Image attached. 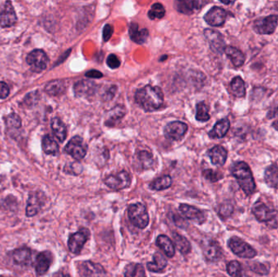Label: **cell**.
I'll return each mask as SVG.
<instances>
[{"instance_id":"6da1fadb","label":"cell","mask_w":278,"mask_h":277,"mask_svg":"<svg viewBox=\"0 0 278 277\" xmlns=\"http://www.w3.org/2000/svg\"><path fill=\"white\" fill-rule=\"evenodd\" d=\"M135 101L146 112H154L164 103V94L158 86L146 85L135 94Z\"/></svg>"},{"instance_id":"7a4b0ae2","label":"cell","mask_w":278,"mask_h":277,"mask_svg":"<svg viewBox=\"0 0 278 277\" xmlns=\"http://www.w3.org/2000/svg\"><path fill=\"white\" fill-rule=\"evenodd\" d=\"M232 174L238 181L245 194L251 195L256 190V183L251 173V168L244 162H238L233 166Z\"/></svg>"},{"instance_id":"3957f363","label":"cell","mask_w":278,"mask_h":277,"mask_svg":"<svg viewBox=\"0 0 278 277\" xmlns=\"http://www.w3.org/2000/svg\"><path fill=\"white\" fill-rule=\"evenodd\" d=\"M130 221L137 228H145L149 223V215L143 204H135L130 205L128 209Z\"/></svg>"},{"instance_id":"277c9868","label":"cell","mask_w":278,"mask_h":277,"mask_svg":"<svg viewBox=\"0 0 278 277\" xmlns=\"http://www.w3.org/2000/svg\"><path fill=\"white\" fill-rule=\"evenodd\" d=\"M228 245L230 250L236 255L242 259H252L257 255L256 250H254L249 244L245 242L239 237H231L228 241Z\"/></svg>"},{"instance_id":"5b68a950","label":"cell","mask_w":278,"mask_h":277,"mask_svg":"<svg viewBox=\"0 0 278 277\" xmlns=\"http://www.w3.org/2000/svg\"><path fill=\"white\" fill-rule=\"evenodd\" d=\"M104 183L112 190L119 191L128 188L131 185V177L128 172L122 171L117 174L110 175L106 177Z\"/></svg>"},{"instance_id":"8992f818","label":"cell","mask_w":278,"mask_h":277,"mask_svg":"<svg viewBox=\"0 0 278 277\" xmlns=\"http://www.w3.org/2000/svg\"><path fill=\"white\" fill-rule=\"evenodd\" d=\"M65 150L73 159L80 161L83 159L86 154L87 145H85L83 139L81 138V137L76 136L69 141Z\"/></svg>"},{"instance_id":"52a82bcc","label":"cell","mask_w":278,"mask_h":277,"mask_svg":"<svg viewBox=\"0 0 278 277\" xmlns=\"http://www.w3.org/2000/svg\"><path fill=\"white\" fill-rule=\"evenodd\" d=\"M90 235V231L85 228H81L78 232L71 235L68 241V246L70 251L73 254H79L81 252L85 242L89 240Z\"/></svg>"},{"instance_id":"ba28073f","label":"cell","mask_w":278,"mask_h":277,"mask_svg":"<svg viewBox=\"0 0 278 277\" xmlns=\"http://www.w3.org/2000/svg\"><path fill=\"white\" fill-rule=\"evenodd\" d=\"M278 24V16L275 15L261 18L254 23V30L260 34H271L276 30Z\"/></svg>"},{"instance_id":"9c48e42d","label":"cell","mask_w":278,"mask_h":277,"mask_svg":"<svg viewBox=\"0 0 278 277\" xmlns=\"http://www.w3.org/2000/svg\"><path fill=\"white\" fill-rule=\"evenodd\" d=\"M27 63L35 72H41L47 68L48 58L42 50H34L28 55Z\"/></svg>"},{"instance_id":"30bf717a","label":"cell","mask_w":278,"mask_h":277,"mask_svg":"<svg viewBox=\"0 0 278 277\" xmlns=\"http://www.w3.org/2000/svg\"><path fill=\"white\" fill-rule=\"evenodd\" d=\"M16 12L10 1H6L0 6V26L11 27L16 22Z\"/></svg>"},{"instance_id":"8fae6325","label":"cell","mask_w":278,"mask_h":277,"mask_svg":"<svg viewBox=\"0 0 278 277\" xmlns=\"http://www.w3.org/2000/svg\"><path fill=\"white\" fill-rule=\"evenodd\" d=\"M188 126L181 121H173L168 124L164 129L165 136L173 141H179L187 132Z\"/></svg>"},{"instance_id":"7c38bea8","label":"cell","mask_w":278,"mask_h":277,"mask_svg":"<svg viewBox=\"0 0 278 277\" xmlns=\"http://www.w3.org/2000/svg\"><path fill=\"white\" fill-rule=\"evenodd\" d=\"M252 212L260 222L273 221L276 218V210L269 208L261 202H257L252 207Z\"/></svg>"},{"instance_id":"4fadbf2b","label":"cell","mask_w":278,"mask_h":277,"mask_svg":"<svg viewBox=\"0 0 278 277\" xmlns=\"http://www.w3.org/2000/svg\"><path fill=\"white\" fill-rule=\"evenodd\" d=\"M204 35L208 41L211 50L215 53L221 54L224 51L225 44H224L223 36L218 31L214 29H207L204 30Z\"/></svg>"},{"instance_id":"5bb4252c","label":"cell","mask_w":278,"mask_h":277,"mask_svg":"<svg viewBox=\"0 0 278 277\" xmlns=\"http://www.w3.org/2000/svg\"><path fill=\"white\" fill-rule=\"evenodd\" d=\"M227 18L225 10L219 7L210 9L204 16V20L211 26H221L224 25Z\"/></svg>"},{"instance_id":"9a60e30c","label":"cell","mask_w":278,"mask_h":277,"mask_svg":"<svg viewBox=\"0 0 278 277\" xmlns=\"http://www.w3.org/2000/svg\"><path fill=\"white\" fill-rule=\"evenodd\" d=\"M208 0H175V7L181 13H193L197 9L201 8L206 4Z\"/></svg>"},{"instance_id":"2e32d148","label":"cell","mask_w":278,"mask_h":277,"mask_svg":"<svg viewBox=\"0 0 278 277\" xmlns=\"http://www.w3.org/2000/svg\"><path fill=\"white\" fill-rule=\"evenodd\" d=\"M179 210L186 219L192 220L199 224H202L206 220V214L203 210L198 209L193 206L181 204Z\"/></svg>"},{"instance_id":"e0dca14e","label":"cell","mask_w":278,"mask_h":277,"mask_svg":"<svg viewBox=\"0 0 278 277\" xmlns=\"http://www.w3.org/2000/svg\"><path fill=\"white\" fill-rule=\"evenodd\" d=\"M204 256L208 261L216 262L222 257V250L215 241H209L204 246Z\"/></svg>"},{"instance_id":"ac0fdd59","label":"cell","mask_w":278,"mask_h":277,"mask_svg":"<svg viewBox=\"0 0 278 277\" xmlns=\"http://www.w3.org/2000/svg\"><path fill=\"white\" fill-rule=\"evenodd\" d=\"M96 85L91 80H81L75 84V94L77 97H85V98L92 96L96 91Z\"/></svg>"},{"instance_id":"d6986e66","label":"cell","mask_w":278,"mask_h":277,"mask_svg":"<svg viewBox=\"0 0 278 277\" xmlns=\"http://www.w3.org/2000/svg\"><path fill=\"white\" fill-rule=\"evenodd\" d=\"M80 274L84 277H99L105 276L106 273L100 264H94L92 262H84L81 264Z\"/></svg>"},{"instance_id":"ffe728a7","label":"cell","mask_w":278,"mask_h":277,"mask_svg":"<svg viewBox=\"0 0 278 277\" xmlns=\"http://www.w3.org/2000/svg\"><path fill=\"white\" fill-rule=\"evenodd\" d=\"M208 156L211 159V163L215 166H223L227 159V150L221 145H215L209 150Z\"/></svg>"},{"instance_id":"44dd1931","label":"cell","mask_w":278,"mask_h":277,"mask_svg":"<svg viewBox=\"0 0 278 277\" xmlns=\"http://www.w3.org/2000/svg\"><path fill=\"white\" fill-rule=\"evenodd\" d=\"M129 34L132 41L138 44H142L148 38V30L146 29H139L137 23H132L129 29Z\"/></svg>"},{"instance_id":"7402d4cb","label":"cell","mask_w":278,"mask_h":277,"mask_svg":"<svg viewBox=\"0 0 278 277\" xmlns=\"http://www.w3.org/2000/svg\"><path fill=\"white\" fill-rule=\"evenodd\" d=\"M52 257L48 251L42 252L38 255L36 263V272L38 275H43L47 273L52 264Z\"/></svg>"},{"instance_id":"603a6c76","label":"cell","mask_w":278,"mask_h":277,"mask_svg":"<svg viewBox=\"0 0 278 277\" xmlns=\"http://www.w3.org/2000/svg\"><path fill=\"white\" fill-rule=\"evenodd\" d=\"M229 128H230V122L228 119L220 120L215 124L213 129L209 132V137L214 139L222 138L226 135Z\"/></svg>"},{"instance_id":"cb8c5ba5","label":"cell","mask_w":278,"mask_h":277,"mask_svg":"<svg viewBox=\"0 0 278 277\" xmlns=\"http://www.w3.org/2000/svg\"><path fill=\"white\" fill-rule=\"evenodd\" d=\"M154 261L150 262L147 264V269L152 273H163L167 267L166 259L161 253L156 252L154 255Z\"/></svg>"},{"instance_id":"d4e9b609","label":"cell","mask_w":278,"mask_h":277,"mask_svg":"<svg viewBox=\"0 0 278 277\" xmlns=\"http://www.w3.org/2000/svg\"><path fill=\"white\" fill-rule=\"evenodd\" d=\"M156 244L168 258H173L175 255V246L170 238L165 235H159L156 240Z\"/></svg>"},{"instance_id":"484cf974","label":"cell","mask_w":278,"mask_h":277,"mask_svg":"<svg viewBox=\"0 0 278 277\" xmlns=\"http://www.w3.org/2000/svg\"><path fill=\"white\" fill-rule=\"evenodd\" d=\"M224 52L226 56L230 59L235 67H241L245 62L244 54L235 47H226L224 48Z\"/></svg>"},{"instance_id":"4316f807","label":"cell","mask_w":278,"mask_h":277,"mask_svg":"<svg viewBox=\"0 0 278 277\" xmlns=\"http://www.w3.org/2000/svg\"><path fill=\"white\" fill-rule=\"evenodd\" d=\"M31 250L29 249L23 248L17 249L12 254L13 260L16 264L19 265H28L31 260Z\"/></svg>"},{"instance_id":"83f0119b","label":"cell","mask_w":278,"mask_h":277,"mask_svg":"<svg viewBox=\"0 0 278 277\" xmlns=\"http://www.w3.org/2000/svg\"><path fill=\"white\" fill-rule=\"evenodd\" d=\"M52 129L56 138L61 142H63L67 137V129L61 119L56 117L52 120Z\"/></svg>"},{"instance_id":"f1b7e54d","label":"cell","mask_w":278,"mask_h":277,"mask_svg":"<svg viewBox=\"0 0 278 277\" xmlns=\"http://www.w3.org/2000/svg\"><path fill=\"white\" fill-rule=\"evenodd\" d=\"M265 179L269 187H278V166L277 164H272L265 170Z\"/></svg>"},{"instance_id":"f546056e","label":"cell","mask_w":278,"mask_h":277,"mask_svg":"<svg viewBox=\"0 0 278 277\" xmlns=\"http://www.w3.org/2000/svg\"><path fill=\"white\" fill-rule=\"evenodd\" d=\"M42 200L38 194L32 195L29 197L28 200L27 208H26V214L28 216H34L40 210L42 207Z\"/></svg>"},{"instance_id":"4dcf8cb0","label":"cell","mask_w":278,"mask_h":277,"mask_svg":"<svg viewBox=\"0 0 278 277\" xmlns=\"http://www.w3.org/2000/svg\"><path fill=\"white\" fill-rule=\"evenodd\" d=\"M173 241L175 243V246L182 255H187L191 252V246L188 240L182 235L174 232L173 234Z\"/></svg>"},{"instance_id":"1f68e13d","label":"cell","mask_w":278,"mask_h":277,"mask_svg":"<svg viewBox=\"0 0 278 277\" xmlns=\"http://www.w3.org/2000/svg\"><path fill=\"white\" fill-rule=\"evenodd\" d=\"M65 89V83L63 80H61L50 81L45 87V91L47 92V94L52 95V96H57V95L63 94Z\"/></svg>"},{"instance_id":"d6a6232c","label":"cell","mask_w":278,"mask_h":277,"mask_svg":"<svg viewBox=\"0 0 278 277\" xmlns=\"http://www.w3.org/2000/svg\"><path fill=\"white\" fill-rule=\"evenodd\" d=\"M43 149L46 154L56 155L58 154L59 145L52 136L47 135L43 139Z\"/></svg>"},{"instance_id":"836d02e7","label":"cell","mask_w":278,"mask_h":277,"mask_svg":"<svg viewBox=\"0 0 278 277\" xmlns=\"http://www.w3.org/2000/svg\"><path fill=\"white\" fill-rule=\"evenodd\" d=\"M232 93L233 95L238 98H242L246 94V87L245 83L240 76H236L231 82Z\"/></svg>"},{"instance_id":"e575fe53","label":"cell","mask_w":278,"mask_h":277,"mask_svg":"<svg viewBox=\"0 0 278 277\" xmlns=\"http://www.w3.org/2000/svg\"><path fill=\"white\" fill-rule=\"evenodd\" d=\"M125 114H126V110H125L124 107L117 106L111 111L109 116H108V119L107 120V122H106V125H108V126L114 125L116 122L121 121V118L125 116Z\"/></svg>"},{"instance_id":"d590c367","label":"cell","mask_w":278,"mask_h":277,"mask_svg":"<svg viewBox=\"0 0 278 277\" xmlns=\"http://www.w3.org/2000/svg\"><path fill=\"white\" fill-rule=\"evenodd\" d=\"M172 183H173V181L169 176H163V177L156 179L155 181H153L150 186V189H152V190L160 191V190H164L170 187Z\"/></svg>"},{"instance_id":"8d00e7d4","label":"cell","mask_w":278,"mask_h":277,"mask_svg":"<svg viewBox=\"0 0 278 277\" xmlns=\"http://www.w3.org/2000/svg\"><path fill=\"white\" fill-rule=\"evenodd\" d=\"M125 276L126 277H144L145 271L141 264H130L126 268Z\"/></svg>"},{"instance_id":"74e56055","label":"cell","mask_w":278,"mask_h":277,"mask_svg":"<svg viewBox=\"0 0 278 277\" xmlns=\"http://www.w3.org/2000/svg\"><path fill=\"white\" fill-rule=\"evenodd\" d=\"M208 107L207 106L204 102L199 103L196 106V120L201 122H205L210 119V115L208 113Z\"/></svg>"},{"instance_id":"f35d334b","label":"cell","mask_w":278,"mask_h":277,"mask_svg":"<svg viewBox=\"0 0 278 277\" xmlns=\"http://www.w3.org/2000/svg\"><path fill=\"white\" fill-rule=\"evenodd\" d=\"M165 15V9L161 3H155L151 6L150 11L148 12V16L150 20H156V19H161Z\"/></svg>"},{"instance_id":"ab89813d","label":"cell","mask_w":278,"mask_h":277,"mask_svg":"<svg viewBox=\"0 0 278 277\" xmlns=\"http://www.w3.org/2000/svg\"><path fill=\"white\" fill-rule=\"evenodd\" d=\"M139 159L141 163V165L144 169H148L151 168L153 164V157L151 154L146 150L139 152Z\"/></svg>"},{"instance_id":"60d3db41","label":"cell","mask_w":278,"mask_h":277,"mask_svg":"<svg viewBox=\"0 0 278 277\" xmlns=\"http://www.w3.org/2000/svg\"><path fill=\"white\" fill-rule=\"evenodd\" d=\"M227 272L231 277H240L242 276V266L238 261L229 262L227 265Z\"/></svg>"},{"instance_id":"b9f144b4","label":"cell","mask_w":278,"mask_h":277,"mask_svg":"<svg viewBox=\"0 0 278 277\" xmlns=\"http://www.w3.org/2000/svg\"><path fill=\"white\" fill-rule=\"evenodd\" d=\"M6 125L9 129H19L21 125V121L17 115L13 113L7 116L6 119Z\"/></svg>"},{"instance_id":"7bdbcfd3","label":"cell","mask_w":278,"mask_h":277,"mask_svg":"<svg viewBox=\"0 0 278 277\" xmlns=\"http://www.w3.org/2000/svg\"><path fill=\"white\" fill-rule=\"evenodd\" d=\"M203 176H204L207 180L211 181V182H215V181H219L220 179L222 178V175L219 173V172H215L213 170L207 169L203 172Z\"/></svg>"},{"instance_id":"ee69618b","label":"cell","mask_w":278,"mask_h":277,"mask_svg":"<svg viewBox=\"0 0 278 277\" xmlns=\"http://www.w3.org/2000/svg\"><path fill=\"white\" fill-rule=\"evenodd\" d=\"M251 269L253 271L254 273L260 274V275H267L269 274V268L266 265L260 263H254L251 264Z\"/></svg>"},{"instance_id":"f6af8a7d","label":"cell","mask_w":278,"mask_h":277,"mask_svg":"<svg viewBox=\"0 0 278 277\" xmlns=\"http://www.w3.org/2000/svg\"><path fill=\"white\" fill-rule=\"evenodd\" d=\"M107 65H108V67L111 68V69H118L121 65V61H120L119 59L117 57L116 55H110L108 56V59H107Z\"/></svg>"},{"instance_id":"bcb514c9","label":"cell","mask_w":278,"mask_h":277,"mask_svg":"<svg viewBox=\"0 0 278 277\" xmlns=\"http://www.w3.org/2000/svg\"><path fill=\"white\" fill-rule=\"evenodd\" d=\"M233 206L230 204H224L221 206L220 208V215L223 218H227V217L230 216L232 213H233Z\"/></svg>"},{"instance_id":"7dc6e473","label":"cell","mask_w":278,"mask_h":277,"mask_svg":"<svg viewBox=\"0 0 278 277\" xmlns=\"http://www.w3.org/2000/svg\"><path fill=\"white\" fill-rule=\"evenodd\" d=\"M113 31H114V29H113V27L112 25H106L103 31V40L105 41V42H108L110 39L111 37H112Z\"/></svg>"},{"instance_id":"c3c4849f","label":"cell","mask_w":278,"mask_h":277,"mask_svg":"<svg viewBox=\"0 0 278 277\" xmlns=\"http://www.w3.org/2000/svg\"><path fill=\"white\" fill-rule=\"evenodd\" d=\"M10 93L8 85L4 82H0V98H6Z\"/></svg>"},{"instance_id":"681fc988","label":"cell","mask_w":278,"mask_h":277,"mask_svg":"<svg viewBox=\"0 0 278 277\" xmlns=\"http://www.w3.org/2000/svg\"><path fill=\"white\" fill-rule=\"evenodd\" d=\"M85 76H87L89 78H100L103 76L101 71H97V70H91L85 73Z\"/></svg>"},{"instance_id":"f907efd6","label":"cell","mask_w":278,"mask_h":277,"mask_svg":"<svg viewBox=\"0 0 278 277\" xmlns=\"http://www.w3.org/2000/svg\"><path fill=\"white\" fill-rule=\"evenodd\" d=\"M277 116H278V107L273 108V109L269 112V114H268V117H269V119L274 118V117Z\"/></svg>"},{"instance_id":"816d5d0a","label":"cell","mask_w":278,"mask_h":277,"mask_svg":"<svg viewBox=\"0 0 278 277\" xmlns=\"http://www.w3.org/2000/svg\"><path fill=\"white\" fill-rule=\"evenodd\" d=\"M220 1L224 4H230V3L235 2L236 0H220Z\"/></svg>"},{"instance_id":"f5cc1de1","label":"cell","mask_w":278,"mask_h":277,"mask_svg":"<svg viewBox=\"0 0 278 277\" xmlns=\"http://www.w3.org/2000/svg\"><path fill=\"white\" fill-rule=\"evenodd\" d=\"M273 127L278 131V121H275V122L273 123Z\"/></svg>"}]
</instances>
